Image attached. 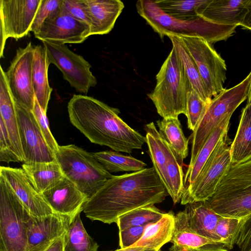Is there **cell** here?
I'll list each match as a JSON object with an SVG mask.
<instances>
[{
  "instance_id": "21",
  "label": "cell",
  "mask_w": 251,
  "mask_h": 251,
  "mask_svg": "<svg viewBox=\"0 0 251 251\" xmlns=\"http://www.w3.org/2000/svg\"><path fill=\"white\" fill-rule=\"evenodd\" d=\"M0 119L6 128L8 136L15 153L21 161L24 157L19 135V125L15 101L10 91L5 72L0 66Z\"/></svg>"
},
{
  "instance_id": "3",
  "label": "cell",
  "mask_w": 251,
  "mask_h": 251,
  "mask_svg": "<svg viewBox=\"0 0 251 251\" xmlns=\"http://www.w3.org/2000/svg\"><path fill=\"white\" fill-rule=\"evenodd\" d=\"M137 11L163 39L165 36L197 37L210 44L226 40L235 31L237 25H223L212 23L200 15L180 19L168 15L152 0H139Z\"/></svg>"
},
{
  "instance_id": "12",
  "label": "cell",
  "mask_w": 251,
  "mask_h": 251,
  "mask_svg": "<svg viewBox=\"0 0 251 251\" xmlns=\"http://www.w3.org/2000/svg\"><path fill=\"white\" fill-rule=\"evenodd\" d=\"M42 42L50 64L56 66L64 79L77 92L87 94L97 84V78L90 70L91 64L83 56L74 52L65 44Z\"/></svg>"
},
{
  "instance_id": "4",
  "label": "cell",
  "mask_w": 251,
  "mask_h": 251,
  "mask_svg": "<svg viewBox=\"0 0 251 251\" xmlns=\"http://www.w3.org/2000/svg\"><path fill=\"white\" fill-rule=\"evenodd\" d=\"M153 91L148 95L163 118L185 115L187 93L191 87L182 63L173 47L156 76Z\"/></svg>"
},
{
  "instance_id": "25",
  "label": "cell",
  "mask_w": 251,
  "mask_h": 251,
  "mask_svg": "<svg viewBox=\"0 0 251 251\" xmlns=\"http://www.w3.org/2000/svg\"><path fill=\"white\" fill-rule=\"evenodd\" d=\"M50 65L44 47L41 45L34 46L32 65L33 87L35 97L46 113L52 90L48 80Z\"/></svg>"
},
{
  "instance_id": "26",
  "label": "cell",
  "mask_w": 251,
  "mask_h": 251,
  "mask_svg": "<svg viewBox=\"0 0 251 251\" xmlns=\"http://www.w3.org/2000/svg\"><path fill=\"white\" fill-rule=\"evenodd\" d=\"M175 225V215L172 211L165 213L157 221L148 224L141 238L132 246H142L159 251L171 242Z\"/></svg>"
},
{
  "instance_id": "20",
  "label": "cell",
  "mask_w": 251,
  "mask_h": 251,
  "mask_svg": "<svg viewBox=\"0 0 251 251\" xmlns=\"http://www.w3.org/2000/svg\"><path fill=\"white\" fill-rule=\"evenodd\" d=\"M172 246L167 251H229L222 241L201 236L190 226L184 209L175 215V229L171 241Z\"/></svg>"
},
{
  "instance_id": "23",
  "label": "cell",
  "mask_w": 251,
  "mask_h": 251,
  "mask_svg": "<svg viewBox=\"0 0 251 251\" xmlns=\"http://www.w3.org/2000/svg\"><path fill=\"white\" fill-rule=\"evenodd\" d=\"M91 20V35L110 32L125 5L120 0H85Z\"/></svg>"
},
{
  "instance_id": "34",
  "label": "cell",
  "mask_w": 251,
  "mask_h": 251,
  "mask_svg": "<svg viewBox=\"0 0 251 251\" xmlns=\"http://www.w3.org/2000/svg\"><path fill=\"white\" fill-rule=\"evenodd\" d=\"M210 0H156L155 2L165 13L184 20L199 16L200 10Z\"/></svg>"
},
{
  "instance_id": "32",
  "label": "cell",
  "mask_w": 251,
  "mask_h": 251,
  "mask_svg": "<svg viewBox=\"0 0 251 251\" xmlns=\"http://www.w3.org/2000/svg\"><path fill=\"white\" fill-rule=\"evenodd\" d=\"M78 213L64 237L63 251H98L99 245L85 230Z\"/></svg>"
},
{
  "instance_id": "19",
  "label": "cell",
  "mask_w": 251,
  "mask_h": 251,
  "mask_svg": "<svg viewBox=\"0 0 251 251\" xmlns=\"http://www.w3.org/2000/svg\"><path fill=\"white\" fill-rule=\"evenodd\" d=\"M41 194L54 212L73 218L83 211L88 201L76 185L64 176L54 186Z\"/></svg>"
},
{
  "instance_id": "35",
  "label": "cell",
  "mask_w": 251,
  "mask_h": 251,
  "mask_svg": "<svg viewBox=\"0 0 251 251\" xmlns=\"http://www.w3.org/2000/svg\"><path fill=\"white\" fill-rule=\"evenodd\" d=\"M165 213L154 204L139 207L120 216L116 224L119 231L136 226L154 223L160 219Z\"/></svg>"
},
{
  "instance_id": "2",
  "label": "cell",
  "mask_w": 251,
  "mask_h": 251,
  "mask_svg": "<svg viewBox=\"0 0 251 251\" xmlns=\"http://www.w3.org/2000/svg\"><path fill=\"white\" fill-rule=\"evenodd\" d=\"M71 124L92 143L130 153L146 143V137L119 116V109L93 97L74 95L68 106Z\"/></svg>"
},
{
  "instance_id": "18",
  "label": "cell",
  "mask_w": 251,
  "mask_h": 251,
  "mask_svg": "<svg viewBox=\"0 0 251 251\" xmlns=\"http://www.w3.org/2000/svg\"><path fill=\"white\" fill-rule=\"evenodd\" d=\"M0 176L7 181L32 216L41 217L54 212L31 183L22 168L1 166Z\"/></svg>"
},
{
  "instance_id": "40",
  "label": "cell",
  "mask_w": 251,
  "mask_h": 251,
  "mask_svg": "<svg viewBox=\"0 0 251 251\" xmlns=\"http://www.w3.org/2000/svg\"><path fill=\"white\" fill-rule=\"evenodd\" d=\"M0 125V161L8 163L10 162H22L14 151L6 128L1 119Z\"/></svg>"
},
{
  "instance_id": "14",
  "label": "cell",
  "mask_w": 251,
  "mask_h": 251,
  "mask_svg": "<svg viewBox=\"0 0 251 251\" xmlns=\"http://www.w3.org/2000/svg\"><path fill=\"white\" fill-rule=\"evenodd\" d=\"M34 46L31 42L19 48L5 72L10 91L16 103L32 111L35 102L32 83Z\"/></svg>"
},
{
  "instance_id": "44",
  "label": "cell",
  "mask_w": 251,
  "mask_h": 251,
  "mask_svg": "<svg viewBox=\"0 0 251 251\" xmlns=\"http://www.w3.org/2000/svg\"><path fill=\"white\" fill-rule=\"evenodd\" d=\"M64 237V235L56 239L40 251H63Z\"/></svg>"
},
{
  "instance_id": "39",
  "label": "cell",
  "mask_w": 251,
  "mask_h": 251,
  "mask_svg": "<svg viewBox=\"0 0 251 251\" xmlns=\"http://www.w3.org/2000/svg\"><path fill=\"white\" fill-rule=\"evenodd\" d=\"M37 121L38 125L48 145L55 152L59 147L52 135L49 126L46 114L40 106L37 100L35 99L34 105L31 111Z\"/></svg>"
},
{
  "instance_id": "15",
  "label": "cell",
  "mask_w": 251,
  "mask_h": 251,
  "mask_svg": "<svg viewBox=\"0 0 251 251\" xmlns=\"http://www.w3.org/2000/svg\"><path fill=\"white\" fill-rule=\"evenodd\" d=\"M15 103L24 163L56 160L55 152L46 142L32 111Z\"/></svg>"
},
{
  "instance_id": "41",
  "label": "cell",
  "mask_w": 251,
  "mask_h": 251,
  "mask_svg": "<svg viewBox=\"0 0 251 251\" xmlns=\"http://www.w3.org/2000/svg\"><path fill=\"white\" fill-rule=\"evenodd\" d=\"M62 7L73 17L87 24L91 28V20L85 0H63Z\"/></svg>"
},
{
  "instance_id": "46",
  "label": "cell",
  "mask_w": 251,
  "mask_h": 251,
  "mask_svg": "<svg viewBox=\"0 0 251 251\" xmlns=\"http://www.w3.org/2000/svg\"><path fill=\"white\" fill-rule=\"evenodd\" d=\"M109 251H160L142 246H130L125 248H120Z\"/></svg>"
},
{
  "instance_id": "37",
  "label": "cell",
  "mask_w": 251,
  "mask_h": 251,
  "mask_svg": "<svg viewBox=\"0 0 251 251\" xmlns=\"http://www.w3.org/2000/svg\"><path fill=\"white\" fill-rule=\"evenodd\" d=\"M241 221V219L221 216L217 222L216 234L229 250L235 244Z\"/></svg>"
},
{
  "instance_id": "38",
  "label": "cell",
  "mask_w": 251,
  "mask_h": 251,
  "mask_svg": "<svg viewBox=\"0 0 251 251\" xmlns=\"http://www.w3.org/2000/svg\"><path fill=\"white\" fill-rule=\"evenodd\" d=\"M62 2L63 0H42L32 24L31 32L36 34L46 20L61 9Z\"/></svg>"
},
{
  "instance_id": "8",
  "label": "cell",
  "mask_w": 251,
  "mask_h": 251,
  "mask_svg": "<svg viewBox=\"0 0 251 251\" xmlns=\"http://www.w3.org/2000/svg\"><path fill=\"white\" fill-rule=\"evenodd\" d=\"M31 215L0 176V251H25Z\"/></svg>"
},
{
  "instance_id": "1",
  "label": "cell",
  "mask_w": 251,
  "mask_h": 251,
  "mask_svg": "<svg viewBox=\"0 0 251 251\" xmlns=\"http://www.w3.org/2000/svg\"><path fill=\"white\" fill-rule=\"evenodd\" d=\"M168 195L152 167L130 174L113 176L85 204L83 211L91 221L117 223L133 209L159 203Z\"/></svg>"
},
{
  "instance_id": "13",
  "label": "cell",
  "mask_w": 251,
  "mask_h": 251,
  "mask_svg": "<svg viewBox=\"0 0 251 251\" xmlns=\"http://www.w3.org/2000/svg\"><path fill=\"white\" fill-rule=\"evenodd\" d=\"M42 0H0V57L8 38L27 35Z\"/></svg>"
},
{
  "instance_id": "24",
  "label": "cell",
  "mask_w": 251,
  "mask_h": 251,
  "mask_svg": "<svg viewBox=\"0 0 251 251\" xmlns=\"http://www.w3.org/2000/svg\"><path fill=\"white\" fill-rule=\"evenodd\" d=\"M185 210L190 227L197 233L208 238L221 241L216 232V226L222 216L214 212L207 201L188 203Z\"/></svg>"
},
{
  "instance_id": "29",
  "label": "cell",
  "mask_w": 251,
  "mask_h": 251,
  "mask_svg": "<svg viewBox=\"0 0 251 251\" xmlns=\"http://www.w3.org/2000/svg\"><path fill=\"white\" fill-rule=\"evenodd\" d=\"M160 135L175 153L180 164L188 154V139L185 136L178 117H166L156 121Z\"/></svg>"
},
{
  "instance_id": "47",
  "label": "cell",
  "mask_w": 251,
  "mask_h": 251,
  "mask_svg": "<svg viewBox=\"0 0 251 251\" xmlns=\"http://www.w3.org/2000/svg\"><path fill=\"white\" fill-rule=\"evenodd\" d=\"M251 102V87H250L249 94L248 95V97L247 98V103H250Z\"/></svg>"
},
{
  "instance_id": "17",
  "label": "cell",
  "mask_w": 251,
  "mask_h": 251,
  "mask_svg": "<svg viewBox=\"0 0 251 251\" xmlns=\"http://www.w3.org/2000/svg\"><path fill=\"white\" fill-rule=\"evenodd\" d=\"M74 218L55 212L37 217L31 215L28 224L25 251H40L64 236Z\"/></svg>"
},
{
  "instance_id": "33",
  "label": "cell",
  "mask_w": 251,
  "mask_h": 251,
  "mask_svg": "<svg viewBox=\"0 0 251 251\" xmlns=\"http://www.w3.org/2000/svg\"><path fill=\"white\" fill-rule=\"evenodd\" d=\"M93 155L110 173L141 171L147 166L143 161L130 155H125L116 151H101Z\"/></svg>"
},
{
  "instance_id": "45",
  "label": "cell",
  "mask_w": 251,
  "mask_h": 251,
  "mask_svg": "<svg viewBox=\"0 0 251 251\" xmlns=\"http://www.w3.org/2000/svg\"><path fill=\"white\" fill-rule=\"evenodd\" d=\"M240 25L244 28L251 30V0L247 4L245 14Z\"/></svg>"
},
{
  "instance_id": "6",
  "label": "cell",
  "mask_w": 251,
  "mask_h": 251,
  "mask_svg": "<svg viewBox=\"0 0 251 251\" xmlns=\"http://www.w3.org/2000/svg\"><path fill=\"white\" fill-rule=\"evenodd\" d=\"M55 159L63 175L72 181L89 200L113 175L93 155L74 144L59 146Z\"/></svg>"
},
{
  "instance_id": "43",
  "label": "cell",
  "mask_w": 251,
  "mask_h": 251,
  "mask_svg": "<svg viewBox=\"0 0 251 251\" xmlns=\"http://www.w3.org/2000/svg\"><path fill=\"white\" fill-rule=\"evenodd\" d=\"M148 225L130 227L119 231V245L121 248L132 246L142 236Z\"/></svg>"
},
{
  "instance_id": "28",
  "label": "cell",
  "mask_w": 251,
  "mask_h": 251,
  "mask_svg": "<svg viewBox=\"0 0 251 251\" xmlns=\"http://www.w3.org/2000/svg\"><path fill=\"white\" fill-rule=\"evenodd\" d=\"M231 165L251 159V102L243 109L236 134L230 146Z\"/></svg>"
},
{
  "instance_id": "27",
  "label": "cell",
  "mask_w": 251,
  "mask_h": 251,
  "mask_svg": "<svg viewBox=\"0 0 251 251\" xmlns=\"http://www.w3.org/2000/svg\"><path fill=\"white\" fill-rule=\"evenodd\" d=\"M22 166L31 183L41 194L54 186L64 176L56 160L24 163Z\"/></svg>"
},
{
  "instance_id": "10",
  "label": "cell",
  "mask_w": 251,
  "mask_h": 251,
  "mask_svg": "<svg viewBox=\"0 0 251 251\" xmlns=\"http://www.w3.org/2000/svg\"><path fill=\"white\" fill-rule=\"evenodd\" d=\"M227 134L222 138L193 184L185 188L180 203L186 205L207 201L231 165L230 149Z\"/></svg>"
},
{
  "instance_id": "30",
  "label": "cell",
  "mask_w": 251,
  "mask_h": 251,
  "mask_svg": "<svg viewBox=\"0 0 251 251\" xmlns=\"http://www.w3.org/2000/svg\"><path fill=\"white\" fill-rule=\"evenodd\" d=\"M230 118L225 119L210 134L200 149L192 165L188 167L184 176L185 188L194 183L219 142L227 134Z\"/></svg>"
},
{
  "instance_id": "11",
  "label": "cell",
  "mask_w": 251,
  "mask_h": 251,
  "mask_svg": "<svg viewBox=\"0 0 251 251\" xmlns=\"http://www.w3.org/2000/svg\"><path fill=\"white\" fill-rule=\"evenodd\" d=\"M178 37L195 62L209 96L212 99L217 96L225 89L226 71L225 60L203 38Z\"/></svg>"
},
{
  "instance_id": "7",
  "label": "cell",
  "mask_w": 251,
  "mask_h": 251,
  "mask_svg": "<svg viewBox=\"0 0 251 251\" xmlns=\"http://www.w3.org/2000/svg\"><path fill=\"white\" fill-rule=\"evenodd\" d=\"M251 84V72L236 86L225 89L212 99L206 111L191 135V158L188 167L193 163L201 147L221 123L231 117L236 108L248 97Z\"/></svg>"
},
{
  "instance_id": "31",
  "label": "cell",
  "mask_w": 251,
  "mask_h": 251,
  "mask_svg": "<svg viewBox=\"0 0 251 251\" xmlns=\"http://www.w3.org/2000/svg\"><path fill=\"white\" fill-rule=\"evenodd\" d=\"M173 47L182 63L185 73L192 88L205 102L210 103L212 98L209 96L201 79L198 69L193 59L182 44L179 38L176 36L168 35Z\"/></svg>"
},
{
  "instance_id": "42",
  "label": "cell",
  "mask_w": 251,
  "mask_h": 251,
  "mask_svg": "<svg viewBox=\"0 0 251 251\" xmlns=\"http://www.w3.org/2000/svg\"><path fill=\"white\" fill-rule=\"evenodd\" d=\"M235 244L239 251H251V214L241 219Z\"/></svg>"
},
{
  "instance_id": "16",
  "label": "cell",
  "mask_w": 251,
  "mask_h": 251,
  "mask_svg": "<svg viewBox=\"0 0 251 251\" xmlns=\"http://www.w3.org/2000/svg\"><path fill=\"white\" fill-rule=\"evenodd\" d=\"M90 35V26L73 17L62 6L57 13L46 20L34 34L42 42L63 44L81 43Z\"/></svg>"
},
{
  "instance_id": "36",
  "label": "cell",
  "mask_w": 251,
  "mask_h": 251,
  "mask_svg": "<svg viewBox=\"0 0 251 251\" xmlns=\"http://www.w3.org/2000/svg\"><path fill=\"white\" fill-rule=\"evenodd\" d=\"M210 103L205 102L191 87L187 93L185 116L188 127L194 131Z\"/></svg>"
},
{
  "instance_id": "9",
  "label": "cell",
  "mask_w": 251,
  "mask_h": 251,
  "mask_svg": "<svg viewBox=\"0 0 251 251\" xmlns=\"http://www.w3.org/2000/svg\"><path fill=\"white\" fill-rule=\"evenodd\" d=\"M149 155L157 175L174 204L180 202L185 192L182 167L153 122L144 126Z\"/></svg>"
},
{
  "instance_id": "22",
  "label": "cell",
  "mask_w": 251,
  "mask_h": 251,
  "mask_svg": "<svg viewBox=\"0 0 251 251\" xmlns=\"http://www.w3.org/2000/svg\"><path fill=\"white\" fill-rule=\"evenodd\" d=\"M250 0H210L199 15L219 25H239Z\"/></svg>"
},
{
  "instance_id": "5",
  "label": "cell",
  "mask_w": 251,
  "mask_h": 251,
  "mask_svg": "<svg viewBox=\"0 0 251 251\" xmlns=\"http://www.w3.org/2000/svg\"><path fill=\"white\" fill-rule=\"evenodd\" d=\"M207 201L222 216L243 219L251 214V159L231 165Z\"/></svg>"
}]
</instances>
